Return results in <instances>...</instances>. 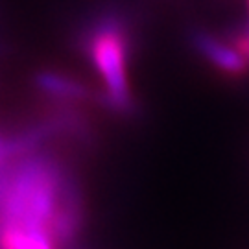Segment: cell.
I'll list each match as a JSON object with an SVG mask.
<instances>
[{
	"label": "cell",
	"instance_id": "1",
	"mask_svg": "<svg viewBox=\"0 0 249 249\" xmlns=\"http://www.w3.org/2000/svg\"><path fill=\"white\" fill-rule=\"evenodd\" d=\"M81 48L104 81L102 104L116 115H133L135 100L127 81L129 32L124 17L107 9L92 18L81 37Z\"/></svg>",
	"mask_w": 249,
	"mask_h": 249
},
{
	"label": "cell",
	"instance_id": "2",
	"mask_svg": "<svg viewBox=\"0 0 249 249\" xmlns=\"http://www.w3.org/2000/svg\"><path fill=\"white\" fill-rule=\"evenodd\" d=\"M190 41L197 52L220 71L227 74H244L249 69V59L236 46L227 45L207 32L194 30L190 34Z\"/></svg>",
	"mask_w": 249,
	"mask_h": 249
},
{
	"label": "cell",
	"instance_id": "3",
	"mask_svg": "<svg viewBox=\"0 0 249 249\" xmlns=\"http://www.w3.org/2000/svg\"><path fill=\"white\" fill-rule=\"evenodd\" d=\"M36 87L41 92H45L52 98L63 100V102H80V100H87L90 96L89 89L83 83L50 71L37 74Z\"/></svg>",
	"mask_w": 249,
	"mask_h": 249
},
{
	"label": "cell",
	"instance_id": "4",
	"mask_svg": "<svg viewBox=\"0 0 249 249\" xmlns=\"http://www.w3.org/2000/svg\"><path fill=\"white\" fill-rule=\"evenodd\" d=\"M0 249H57L52 238L41 231L0 227Z\"/></svg>",
	"mask_w": 249,
	"mask_h": 249
},
{
	"label": "cell",
	"instance_id": "5",
	"mask_svg": "<svg viewBox=\"0 0 249 249\" xmlns=\"http://www.w3.org/2000/svg\"><path fill=\"white\" fill-rule=\"evenodd\" d=\"M246 4H248V32H246V36L238 37V41H236L234 46L249 59V0H246Z\"/></svg>",
	"mask_w": 249,
	"mask_h": 249
}]
</instances>
